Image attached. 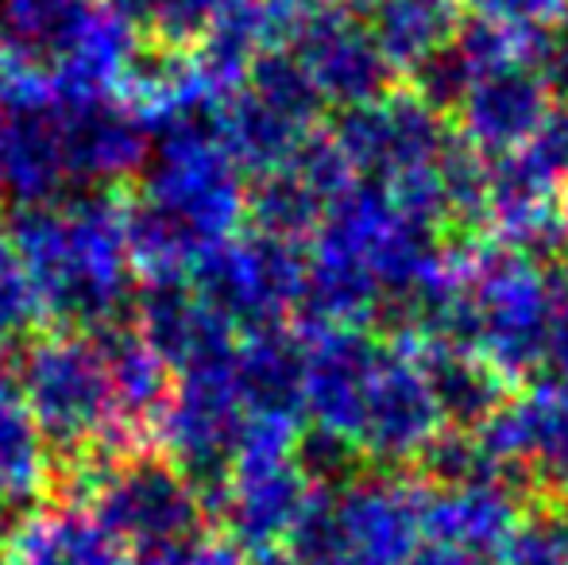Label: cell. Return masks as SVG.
I'll return each instance as SVG.
<instances>
[{"label":"cell","mask_w":568,"mask_h":565,"mask_svg":"<svg viewBox=\"0 0 568 565\" xmlns=\"http://www.w3.org/2000/svg\"><path fill=\"white\" fill-rule=\"evenodd\" d=\"M554 93L541 74L523 59L510 54L471 78L460 109L453 117V132L484 159L530 148L554 109Z\"/></svg>","instance_id":"7"},{"label":"cell","mask_w":568,"mask_h":565,"mask_svg":"<svg viewBox=\"0 0 568 565\" xmlns=\"http://www.w3.org/2000/svg\"><path fill=\"white\" fill-rule=\"evenodd\" d=\"M306 264V244L271 241L240 229L190 268V283L221 322L236 333H255L291 322Z\"/></svg>","instance_id":"2"},{"label":"cell","mask_w":568,"mask_h":565,"mask_svg":"<svg viewBox=\"0 0 568 565\" xmlns=\"http://www.w3.org/2000/svg\"><path fill=\"white\" fill-rule=\"evenodd\" d=\"M16 562L20 565H59V562L43 558V554H36V551H20V546H16Z\"/></svg>","instance_id":"26"},{"label":"cell","mask_w":568,"mask_h":565,"mask_svg":"<svg viewBox=\"0 0 568 565\" xmlns=\"http://www.w3.org/2000/svg\"><path fill=\"white\" fill-rule=\"evenodd\" d=\"M291 465L298 468L310 492H333L337 496L372 468V461L364 457L356 437L306 418L291 437Z\"/></svg>","instance_id":"19"},{"label":"cell","mask_w":568,"mask_h":565,"mask_svg":"<svg viewBox=\"0 0 568 565\" xmlns=\"http://www.w3.org/2000/svg\"><path fill=\"white\" fill-rule=\"evenodd\" d=\"M530 151L538 155V163L554 174L557 186L565 190L568 186V98L554 101V109H549L541 132L534 137Z\"/></svg>","instance_id":"23"},{"label":"cell","mask_w":568,"mask_h":565,"mask_svg":"<svg viewBox=\"0 0 568 565\" xmlns=\"http://www.w3.org/2000/svg\"><path fill=\"white\" fill-rule=\"evenodd\" d=\"M468 4L476 20L499 28L503 36L515 39V47H523L538 31L561 28L568 16V0H468Z\"/></svg>","instance_id":"22"},{"label":"cell","mask_w":568,"mask_h":565,"mask_svg":"<svg viewBox=\"0 0 568 565\" xmlns=\"http://www.w3.org/2000/svg\"><path fill=\"white\" fill-rule=\"evenodd\" d=\"M356 179L383 182L426 167L453 137V121L422 105L410 90H387L364 105L341 109L325 129Z\"/></svg>","instance_id":"4"},{"label":"cell","mask_w":568,"mask_h":565,"mask_svg":"<svg viewBox=\"0 0 568 565\" xmlns=\"http://www.w3.org/2000/svg\"><path fill=\"white\" fill-rule=\"evenodd\" d=\"M47 330L98 333L132 317L135 264L124 236V190L82 186L8 213Z\"/></svg>","instance_id":"1"},{"label":"cell","mask_w":568,"mask_h":565,"mask_svg":"<svg viewBox=\"0 0 568 565\" xmlns=\"http://www.w3.org/2000/svg\"><path fill=\"white\" fill-rule=\"evenodd\" d=\"M232 384L252 418L306 423V337L291 322L240 333Z\"/></svg>","instance_id":"11"},{"label":"cell","mask_w":568,"mask_h":565,"mask_svg":"<svg viewBox=\"0 0 568 565\" xmlns=\"http://www.w3.org/2000/svg\"><path fill=\"white\" fill-rule=\"evenodd\" d=\"M51 496V457L43 434L16 392H0V546L20 538Z\"/></svg>","instance_id":"14"},{"label":"cell","mask_w":568,"mask_h":565,"mask_svg":"<svg viewBox=\"0 0 568 565\" xmlns=\"http://www.w3.org/2000/svg\"><path fill=\"white\" fill-rule=\"evenodd\" d=\"M36 337V333H31ZM31 337H20L12 330H0V392H16V380H20L23 349Z\"/></svg>","instance_id":"24"},{"label":"cell","mask_w":568,"mask_h":565,"mask_svg":"<svg viewBox=\"0 0 568 565\" xmlns=\"http://www.w3.org/2000/svg\"><path fill=\"white\" fill-rule=\"evenodd\" d=\"M422 384H426L442 426L449 430H487L515 403L518 387L487 361L484 353L453 341H426L414 349Z\"/></svg>","instance_id":"12"},{"label":"cell","mask_w":568,"mask_h":565,"mask_svg":"<svg viewBox=\"0 0 568 565\" xmlns=\"http://www.w3.org/2000/svg\"><path fill=\"white\" fill-rule=\"evenodd\" d=\"M429 488L410 468H367L337 492V512L352 565H410L426 543Z\"/></svg>","instance_id":"6"},{"label":"cell","mask_w":568,"mask_h":565,"mask_svg":"<svg viewBox=\"0 0 568 565\" xmlns=\"http://www.w3.org/2000/svg\"><path fill=\"white\" fill-rule=\"evenodd\" d=\"M286 51L302 62L310 82L322 93L325 109L333 105L337 113L383 98L390 90V78H395L364 20L356 12H344V8H317Z\"/></svg>","instance_id":"8"},{"label":"cell","mask_w":568,"mask_h":565,"mask_svg":"<svg viewBox=\"0 0 568 565\" xmlns=\"http://www.w3.org/2000/svg\"><path fill=\"white\" fill-rule=\"evenodd\" d=\"M523 515V500L507 488L429 492L426 496V543L449 546L471 562L491 565Z\"/></svg>","instance_id":"16"},{"label":"cell","mask_w":568,"mask_h":565,"mask_svg":"<svg viewBox=\"0 0 568 565\" xmlns=\"http://www.w3.org/2000/svg\"><path fill=\"white\" fill-rule=\"evenodd\" d=\"M90 515L124 554L213 527L202 500L159 450H135L90 488Z\"/></svg>","instance_id":"3"},{"label":"cell","mask_w":568,"mask_h":565,"mask_svg":"<svg viewBox=\"0 0 568 565\" xmlns=\"http://www.w3.org/2000/svg\"><path fill=\"white\" fill-rule=\"evenodd\" d=\"M410 565H487V562H471L464 554L449 551V546H437V543H422V551L414 554Z\"/></svg>","instance_id":"25"},{"label":"cell","mask_w":568,"mask_h":565,"mask_svg":"<svg viewBox=\"0 0 568 565\" xmlns=\"http://www.w3.org/2000/svg\"><path fill=\"white\" fill-rule=\"evenodd\" d=\"M561 218H565V225H568V186L561 190Z\"/></svg>","instance_id":"28"},{"label":"cell","mask_w":568,"mask_h":565,"mask_svg":"<svg viewBox=\"0 0 568 565\" xmlns=\"http://www.w3.org/2000/svg\"><path fill=\"white\" fill-rule=\"evenodd\" d=\"M128 565H247V558L217 527H202L190 531V535L140 546V551L128 554Z\"/></svg>","instance_id":"20"},{"label":"cell","mask_w":568,"mask_h":565,"mask_svg":"<svg viewBox=\"0 0 568 565\" xmlns=\"http://www.w3.org/2000/svg\"><path fill=\"white\" fill-rule=\"evenodd\" d=\"M442 430L426 384H422L414 349H395L383 376L375 380L356 426V445L372 468H410L422 445Z\"/></svg>","instance_id":"10"},{"label":"cell","mask_w":568,"mask_h":565,"mask_svg":"<svg viewBox=\"0 0 568 565\" xmlns=\"http://www.w3.org/2000/svg\"><path fill=\"white\" fill-rule=\"evenodd\" d=\"M395 341L372 325H344L306 337V418L356 437L375 380L395 356Z\"/></svg>","instance_id":"9"},{"label":"cell","mask_w":568,"mask_h":565,"mask_svg":"<svg viewBox=\"0 0 568 565\" xmlns=\"http://www.w3.org/2000/svg\"><path fill=\"white\" fill-rule=\"evenodd\" d=\"M352 12L372 31L390 70L410 74L422 59L453 43L460 31L456 0H352Z\"/></svg>","instance_id":"17"},{"label":"cell","mask_w":568,"mask_h":565,"mask_svg":"<svg viewBox=\"0 0 568 565\" xmlns=\"http://www.w3.org/2000/svg\"><path fill=\"white\" fill-rule=\"evenodd\" d=\"M101 12V0H0V51L51 85Z\"/></svg>","instance_id":"13"},{"label":"cell","mask_w":568,"mask_h":565,"mask_svg":"<svg viewBox=\"0 0 568 565\" xmlns=\"http://www.w3.org/2000/svg\"><path fill=\"white\" fill-rule=\"evenodd\" d=\"M329 205L310 190L294 167L255 174L244 182V233L314 249Z\"/></svg>","instance_id":"18"},{"label":"cell","mask_w":568,"mask_h":565,"mask_svg":"<svg viewBox=\"0 0 568 565\" xmlns=\"http://www.w3.org/2000/svg\"><path fill=\"white\" fill-rule=\"evenodd\" d=\"M0 565H20V562H16V554L8 551V546H0Z\"/></svg>","instance_id":"27"},{"label":"cell","mask_w":568,"mask_h":565,"mask_svg":"<svg viewBox=\"0 0 568 565\" xmlns=\"http://www.w3.org/2000/svg\"><path fill=\"white\" fill-rule=\"evenodd\" d=\"M43 322V310L31 291V280L20 264V252L8 233V221L0 218V330H12L20 337H31Z\"/></svg>","instance_id":"21"},{"label":"cell","mask_w":568,"mask_h":565,"mask_svg":"<svg viewBox=\"0 0 568 565\" xmlns=\"http://www.w3.org/2000/svg\"><path fill=\"white\" fill-rule=\"evenodd\" d=\"M375 294H379V283L364 256L314 244L291 310V325L302 337H317V333L344 330V325H367Z\"/></svg>","instance_id":"15"},{"label":"cell","mask_w":568,"mask_h":565,"mask_svg":"<svg viewBox=\"0 0 568 565\" xmlns=\"http://www.w3.org/2000/svg\"><path fill=\"white\" fill-rule=\"evenodd\" d=\"M54 117H59V148L70 190H124V182L148 167L151 129L116 93H105V98H54Z\"/></svg>","instance_id":"5"}]
</instances>
